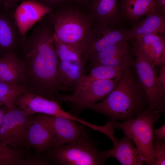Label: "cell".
I'll list each match as a JSON object with an SVG mask.
<instances>
[{"label": "cell", "instance_id": "obj_35", "mask_svg": "<svg viewBox=\"0 0 165 165\" xmlns=\"http://www.w3.org/2000/svg\"><path fill=\"white\" fill-rule=\"evenodd\" d=\"M7 110L2 109L0 108V127L1 126L4 115Z\"/></svg>", "mask_w": 165, "mask_h": 165}, {"label": "cell", "instance_id": "obj_10", "mask_svg": "<svg viewBox=\"0 0 165 165\" xmlns=\"http://www.w3.org/2000/svg\"><path fill=\"white\" fill-rule=\"evenodd\" d=\"M54 143L49 115L34 114L27 133L25 147L34 148L35 155L40 156L53 148Z\"/></svg>", "mask_w": 165, "mask_h": 165}, {"label": "cell", "instance_id": "obj_19", "mask_svg": "<svg viewBox=\"0 0 165 165\" xmlns=\"http://www.w3.org/2000/svg\"><path fill=\"white\" fill-rule=\"evenodd\" d=\"M155 7V0H120L119 11L122 20L133 24Z\"/></svg>", "mask_w": 165, "mask_h": 165}, {"label": "cell", "instance_id": "obj_8", "mask_svg": "<svg viewBox=\"0 0 165 165\" xmlns=\"http://www.w3.org/2000/svg\"><path fill=\"white\" fill-rule=\"evenodd\" d=\"M33 115L16 106L8 109L0 127V142L13 148L25 147Z\"/></svg>", "mask_w": 165, "mask_h": 165}, {"label": "cell", "instance_id": "obj_24", "mask_svg": "<svg viewBox=\"0 0 165 165\" xmlns=\"http://www.w3.org/2000/svg\"><path fill=\"white\" fill-rule=\"evenodd\" d=\"M128 41H121L92 55L87 62L90 63L93 67L95 64L101 61L130 52L131 50Z\"/></svg>", "mask_w": 165, "mask_h": 165}, {"label": "cell", "instance_id": "obj_18", "mask_svg": "<svg viewBox=\"0 0 165 165\" xmlns=\"http://www.w3.org/2000/svg\"><path fill=\"white\" fill-rule=\"evenodd\" d=\"M24 77L23 62L15 52L0 56V82L22 86Z\"/></svg>", "mask_w": 165, "mask_h": 165}, {"label": "cell", "instance_id": "obj_29", "mask_svg": "<svg viewBox=\"0 0 165 165\" xmlns=\"http://www.w3.org/2000/svg\"><path fill=\"white\" fill-rule=\"evenodd\" d=\"M51 10L67 3V0H36Z\"/></svg>", "mask_w": 165, "mask_h": 165}, {"label": "cell", "instance_id": "obj_33", "mask_svg": "<svg viewBox=\"0 0 165 165\" xmlns=\"http://www.w3.org/2000/svg\"><path fill=\"white\" fill-rule=\"evenodd\" d=\"M160 68L158 79L159 82L165 88V65L161 66Z\"/></svg>", "mask_w": 165, "mask_h": 165}, {"label": "cell", "instance_id": "obj_13", "mask_svg": "<svg viewBox=\"0 0 165 165\" xmlns=\"http://www.w3.org/2000/svg\"><path fill=\"white\" fill-rule=\"evenodd\" d=\"M131 40L153 66L165 64V33L137 36Z\"/></svg>", "mask_w": 165, "mask_h": 165}, {"label": "cell", "instance_id": "obj_32", "mask_svg": "<svg viewBox=\"0 0 165 165\" xmlns=\"http://www.w3.org/2000/svg\"><path fill=\"white\" fill-rule=\"evenodd\" d=\"M154 8L160 13L165 15V0H155Z\"/></svg>", "mask_w": 165, "mask_h": 165}, {"label": "cell", "instance_id": "obj_17", "mask_svg": "<svg viewBox=\"0 0 165 165\" xmlns=\"http://www.w3.org/2000/svg\"><path fill=\"white\" fill-rule=\"evenodd\" d=\"M107 159L113 157L123 165H141L145 160L134 144L132 140L125 134L111 149L104 151Z\"/></svg>", "mask_w": 165, "mask_h": 165}, {"label": "cell", "instance_id": "obj_22", "mask_svg": "<svg viewBox=\"0 0 165 165\" xmlns=\"http://www.w3.org/2000/svg\"><path fill=\"white\" fill-rule=\"evenodd\" d=\"M123 74V69L120 66L95 67L92 68L89 74H85L81 76L75 83L72 89L78 87L88 82L96 80L115 79L119 80Z\"/></svg>", "mask_w": 165, "mask_h": 165}, {"label": "cell", "instance_id": "obj_31", "mask_svg": "<svg viewBox=\"0 0 165 165\" xmlns=\"http://www.w3.org/2000/svg\"><path fill=\"white\" fill-rule=\"evenodd\" d=\"M3 5L6 7L15 9L18 4L26 0H1Z\"/></svg>", "mask_w": 165, "mask_h": 165}, {"label": "cell", "instance_id": "obj_6", "mask_svg": "<svg viewBox=\"0 0 165 165\" xmlns=\"http://www.w3.org/2000/svg\"><path fill=\"white\" fill-rule=\"evenodd\" d=\"M133 45L135 58L133 66L149 102L148 111L165 113V88L158 80L157 70L137 46Z\"/></svg>", "mask_w": 165, "mask_h": 165}, {"label": "cell", "instance_id": "obj_4", "mask_svg": "<svg viewBox=\"0 0 165 165\" xmlns=\"http://www.w3.org/2000/svg\"><path fill=\"white\" fill-rule=\"evenodd\" d=\"M85 127L75 141L54 148L45 157L57 165H103L107 159L98 142L93 139Z\"/></svg>", "mask_w": 165, "mask_h": 165}, {"label": "cell", "instance_id": "obj_30", "mask_svg": "<svg viewBox=\"0 0 165 165\" xmlns=\"http://www.w3.org/2000/svg\"><path fill=\"white\" fill-rule=\"evenodd\" d=\"M153 143L165 141V124L158 129L153 130Z\"/></svg>", "mask_w": 165, "mask_h": 165}, {"label": "cell", "instance_id": "obj_11", "mask_svg": "<svg viewBox=\"0 0 165 165\" xmlns=\"http://www.w3.org/2000/svg\"><path fill=\"white\" fill-rule=\"evenodd\" d=\"M15 105L32 114L42 113L61 117L81 123L82 119L63 109L57 101L50 100L26 91L15 100Z\"/></svg>", "mask_w": 165, "mask_h": 165}, {"label": "cell", "instance_id": "obj_15", "mask_svg": "<svg viewBox=\"0 0 165 165\" xmlns=\"http://www.w3.org/2000/svg\"><path fill=\"white\" fill-rule=\"evenodd\" d=\"M120 0H91L82 8L95 24L119 26L122 21L119 11Z\"/></svg>", "mask_w": 165, "mask_h": 165}, {"label": "cell", "instance_id": "obj_12", "mask_svg": "<svg viewBox=\"0 0 165 165\" xmlns=\"http://www.w3.org/2000/svg\"><path fill=\"white\" fill-rule=\"evenodd\" d=\"M51 10L36 0H25L14 9L13 15L20 32L24 37L28 32Z\"/></svg>", "mask_w": 165, "mask_h": 165}, {"label": "cell", "instance_id": "obj_37", "mask_svg": "<svg viewBox=\"0 0 165 165\" xmlns=\"http://www.w3.org/2000/svg\"><path fill=\"white\" fill-rule=\"evenodd\" d=\"M28 153H27V154H28ZM26 157H27V156H26ZM25 163H26V160H25Z\"/></svg>", "mask_w": 165, "mask_h": 165}, {"label": "cell", "instance_id": "obj_16", "mask_svg": "<svg viewBox=\"0 0 165 165\" xmlns=\"http://www.w3.org/2000/svg\"><path fill=\"white\" fill-rule=\"evenodd\" d=\"M49 120L54 137V148L75 141L86 127L73 120L61 117L49 115Z\"/></svg>", "mask_w": 165, "mask_h": 165}, {"label": "cell", "instance_id": "obj_1", "mask_svg": "<svg viewBox=\"0 0 165 165\" xmlns=\"http://www.w3.org/2000/svg\"><path fill=\"white\" fill-rule=\"evenodd\" d=\"M53 32L49 22L42 19L30 34L21 38L17 51L24 66L22 86L28 91L54 101L56 94L68 90L59 77Z\"/></svg>", "mask_w": 165, "mask_h": 165}, {"label": "cell", "instance_id": "obj_14", "mask_svg": "<svg viewBox=\"0 0 165 165\" xmlns=\"http://www.w3.org/2000/svg\"><path fill=\"white\" fill-rule=\"evenodd\" d=\"M14 9L0 6V51L16 52L22 37L13 15Z\"/></svg>", "mask_w": 165, "mask_h": 165}, {"label": "cell", "instance_id": "obj_27", "mask_svg": "<svg viewBox=\"0 0 165 165\" xmlns=\"http://www.w3.org/2000/svg\"><path fill=\"white\" fill-rule=\"evenodd\" d=\"M131 51L99 62L95 64L92 68L99 66L110 67L120 66L123 69L127 66L133 64L134 59Z\"/></svg>", "mask_w": 165, "mask_h": 165}, {"label": "cell", "instance_id": "obj_36", "mask_svg": "<svg viewBox=\"0 0 165 165\" xmlns=\"http://www.w3.org/2000/svg\"><path fill=\"white\" fill-rule=\"evenodd\" d=\"M3 4L2 3V0H0V6L2 5Z\"/></svg>", "mask_w": 165, "mask_h": 165}, {"label": "cell", "instance_id": "obj_3", "mask_svg": "<svg viewBox=\"0 0 165 165\" xmlns=\"http://www.w3.org/2000/svg\"><path fill=\"white\" fill-rule=\"evenodd\" d=\"M46 16L52 27L54 39L72 46L83 57L95 24L91 16L82 7L67 3L51 10Z\"/></svg>", "mask_w": 165, "mask_h": 165}, {"label": "cell", "instance_id": "obj_26", "mask_svg": "<svg viewBox=\"0 0 165 165\" xmlns=\"http://www.w3.org/2000/svg\"><path fill=\"white\" fill-rule=\"evenodd\" d=\"M55 52L59 59L68 61L84 65L82 55L76 49L70 45L54 39Z\"/></svg>", "mask_w": 165, "mask_h": 165}, {"label": "cell", "instance_id": "obj_23", "mask_svg": "<svg viewBox=\"0 0 165 165\" xmlns=\"http://www.w3.org/2000/svg\"><path fill=\"white\" fill-rule=\"evenodd\" d=\"M26 91L23 86L0 82V106L4 105L8 109L15 107L16 99Z\"/></svg>", "mask_w": 165, "mask_h": 165}, {"label": "cell", "instance_id": "obj_5", "mask_svg": "<svg viewBox=\"0 0 165 165\" xmlns=\"http://www.w3.org/2000/svg\"><path fill=\"white\" fill-rule=\"evenodd\" d=\"M148 110L137 118L125 122L111 121L114 129L123 130L132 140L146 165L153 155V126L161 113Z\"/></svg>", "mask_w": 165, "mask_h": 165}, {"label": "cell", "instance_id": "obj_2", "mask_svg": "<svg viewBox=\"0 0 165 165\" xmlns=\"http://www.w3.org/2000/svg\"><path fill=\"white\" fill-rule=\"evenodd\" d=\"M145 90L133 64L123 68V74L114 89L100 102L84 109L100 113L111 121L123 122L137 118L149 106Z\"/></svg>", "mask_w": 165, "mask_h": 165}, {"label": "cell", "instance_id": "obj_25", "mask_svg": "<svg viewBox=\"0 0 165 165\" xmlns=\"http://www.w3.org/2000/svg\"><path fill=\"white\" fill-rule=\"evenodd\" d=\"M25 154L23 149L12 147L0 142V165H21Z\"/></svg>", "mask_w": 165, "mask_h": 165}, {"label": "cell", "instance_id": "obj_7", "mask_svg": "<svg viewBox=\"0 0 165 165\" xmlns=\"http://www.w3.org/2000/svg\"><path fill=\"white\" fill-rule=\"evenodd\" d=\"M119 80L115 79L96 80L73 89L72 93L64 95L59 93L54 96L57 101L71 103L79 110L86 106L102 101L114 89Z\"/></svg>", "mask_w": 165, "mask_h": 165}, {"label": "cell", "instance_id": "obj_34", "mask_svg": "<svg viewBox=\"0 0 165 165\" xmlns=\"http://www.w3.org/2000/svg\"><path fill=\"white\" fill-rule=\"evenodd\" d=\"M91 0H67V3L83 7Z\"/></svg>", "mask_w": 165, "mask_h": 165}, {"label": "cell", "instance_id": "obj_20", "mask_svg": "<svg viewBox=\"0 0 165 165\" xmlns=\"http://www.w3.org/2000/svg\"><path fill=\"white\" fill-rule=\"evenodd\" d=\"M146 15L145 18L138 22L130 29L134 37L152 33H165V15L154 8Z\"/></svg>", "mask_w": 165, "mask_h": 165}, {"label": "cell", "instance_id": "obj_9", "mask_svg": "<svg viewBox=\"0 0 165 165\" xmlns=\"http://www.w3.org/2000/svg\"><path fill=\"white\" fill-rule=\"evenodd\" d=\"M133 37L131 29L95 24L91 31L88 48L82 57L84 65L92 55L121 41L131 40Z\"/></svg>", "mask_w": 165, "mask_h": 165}, {"label": "cell", "instance_id": "obj_21", "mask_svg": "<svg viewBox=\"0 0 165 165\" xmlns=\"http://www.w3.org/2000/svg\"><path fill=\"white\" fill-rule=\"evenodd\" d=\"M84 67L71 61L58 59V71L59 79L68 91L72 90L77 80L85 75Z\"/></svg>", "mask_w": 165, "mask_h": 165}, {"label": "cell", "instance_id": "obj_28", "mask_svg": "<svg viewBox=\"0 0 165 165\" xmlns=\"http://www.w3.org/2000/svg\"><path fill=\"white\" fill-rule=\"evenodd\" d=\"M154 153L147 165H165V141L154 142Z\"/></svg>", "mask_w": 165, "mask_h": 165}]
</instances>
